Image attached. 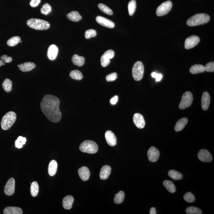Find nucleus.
<instances>
[{
  "label": "nucleus",
  "instance_id": "f704fd0d",
  "mask_svg": "<svg viewBox=\"0 0 214 214\" xmlns=\"http://www.w3.org/2000/svg\"><path fill=\"white\" fill-rule=\"evenodd\" d=\"M186 213L188 214H201L202 211L199 208L196 206H191L187 207L185 210Z\"/></svg>",
  "mask_w": 214,
  "mask_h": 214
},
{
  "label": "nucleus",
  "instance_id": "423d86ee",
  "mask_svg": "<svg viewBox=\"0 0 214 214\" xmlns=\"http://www.w3.org/2000/svg\"><path fill=\"white\" fill-rule=\"evenodd\" d=\"M144 69V66L140 61H138L134 64L132 69V75L134 80L139 81L143 79Z\"/></svg>",
  "mask_w": 214,
  "mask_h": 214
},
{
  "label": "nucleus",
  "instance_id": "58836bf2",
  "mask_svg": "<svg viewBox=\"0 0 214 214\" xmlns=\"http://www.w3.org/2000/svg\"><path fill=\"white\" fill-rule=\"evenodd\" d=\"M21 41L20 37L19 36H14L8 40L7 44L10 46H14L18 44Z\"/></svg>",
  "mask_w": 214,
  "mask_h": 214
},
{
  "label": "nucleus",
  "instance_id": "a19ab883",
  "mask_svg": "<svg viewBox=\"0 0 214 214\" xmlns=\"http://www.w3.org/2000/svg\"><path fill=\"white\" fill-rule=\"evenodd\" d=\"M183 198L185 201L188 203H192L195 201V197L194 195L191 193L187 192L184 196Z\"/></svg>",
  "mask_w": 214,
  "mask_h": 214
},
{
  "label": "nucleus",
  "instance_id": "c03bdc74",
  "mask_svg": "<svg viewBox=\"0 0 214 214\" xmlns=\"http://www.w3.org/2000/svg\"><path fill=\"white\" fill-rule=\"evenodd\" d=\"M117 74L116 72H113L106 76V79L107 81L111 82L114 81L117 78Z\"/></svg>",
  "mask_w": 214,
  "mask_h": 214
},
{
  "label": "nucleus",
  "instance_id": "7ed1b4c3",
  "mask_svg": "<svg viewBox=\"0 0 214 214\" xmlns=\"http://www.w3.org/2000/svg\"><path fill=\"white\" fill-rule=\"evenodd\" d=\"M27 24L29 27L38 30H44L49 29L50 27V23L43 19L31 18L27 21Z\"/></svg>",
  "mask_w": 214,
  "mask_h": 214
},
{
  "label": "nucleus",
  "instance_id": "3c124183",
  "mask_svg": "<svg viewBox=\"0 0 214 214\" xmlns=\"http://www.w3.org/2000/svg\"><path fill=\"white\" fill-rule=\"evenodd\" d=\"M3 61L2 60H0V67L3 65V64L4 63Z\"/></svg>",
  "mask_w": 214,
  "mask_h": 214
},
{
  "label": "nucleus",
  "instance_id": "f3484780",
  "mask_svg": "<svg viewBox=\"0 0 214 214\" xmlns=\"http://www.w3.org/2000/svg\"><path fill=\"white\" fill-rule=\"evenodd\" d=\"M58 53V49L56 45L52 44L49 46L47 51V57L51 60L56 59Z\"/></svg>",
  "mask_w": 214,
  "mask_h": 214
},
{
  "label": "nucleus",
  "instance_id": "cd10ccee",
  "mask_svg": "<svg viewBox=\"0 0 214 214\" xmlns=\"http://www.w3.org/2000/svg\"><path fill=\"white\" fill-rule=\"evenodd\" d=\"M205 71L204 66L200 64H195L193 65L190 68V71L192 74L204 72Z\"/></svg>",
  "mask_w": 214,
  "mask_h": 214
},
{
  "label": "nucleus",
  "instance_id": "72a5a7b5",
  "mask_svg": "<svg viewBox=\"0 0 214 214\" xmlns=\"http://www.w3.org/2000/svg\"><path fill=\"white\" fill-rule=\"evenodd\" d=\"M128 13L130 16H132L135 13L137 8V3L135 0H131L128 4Z\"/></svg>",
  "mask_w": 214,
  "mask_h": 214
},
{
  "label": "nucleus",
  "instance_id": "393cba45",
  "mask_svg": "<svg viewBox=\"0 0 214 214\" xmlns=\"http://www.w3.org/2000/svg\"><path fill=\"white\" fill-rule=\"evenodd\" d=\"M72 62L75 65L81 67L85 63V58L83 56H80L77 55H74L72 57Z\"/></svg>",
  "mask_w": 214,
  "mask_h": 214
},
{
  "label": "nucleus",
  "instance_id": "9d476101",
  "mask_svg": "<svg viewBox=\"0 0 214 214\" xmlns=\"http://www.w3.org/2000/svg\"><path fill=\"white\" fill-rule=\"evenodd\" d=\"M200 42V38L196 35H192L188 37L185 42V47L186 49L193 48Z\"/></svg>",
  "mask_w": 214,
  "mask_h": 214
},
{
  "label": "nucleus",
  "instance_id": "20e7f679",
  "mask_svg": "<svg viewBox=\"0 0 214 214\" xmlns=\"http://www.w3.org/2000/svg\"><path fill=\"white\" fill-rule=\"evenodd\" d=\"M17 116L14 112H9L3 117L1 122V127L4 130H7L11 128L15 122Z\"/></svg>",
  "mask_w": 214,
  "mask_h": 214
},
{
  "label": "nucleus",
  "instance_id": "c9c22d12",
  "mask_svg": "<svg viewBox=\"0 0 214 214\" xmlns=\"http://www.w3.org/2000/svg\"><path fill=\"white\" fill-rule=\"evenodd\" d=\"M39 191V186L37 182H33L31 184V193L33 197H36L38 195Z\"/></svg>",
  "mask_w": 214,
  "mask_h": 214
},
{
  "label": "nucleus",
  "instance_id": "a878e982",
  "mask_svg": "<svg viewBox=\"0 0 214 214\" xmlns=\"http://www.w3.org/2000/svg\"><path fill=\"white\" fill-rule=\"evenodd\" d=\"M67 18L69 20L75 22H78L82 18L78 12L76 11H72L68 13L67 15Z\"/></svg>",
  "mask_w": 214,
  "mask_h": 214
},
{
  "label": "nucleus",
  "instance_id": "412c9836",
  "mask_svg": "<svg viewBox=\"0 0 214 214\" xmlns=\"http://www.w3.org/2000/svg\"><path fill=\"white\" fill-rule=\"evenodd\" d=\"M74 201V198L72 196H67L63 200L62 205L64 209L69 210L71 208L73 203Z\"/></svg>",
  "mask_w": 214,
  "mask_h": 214
},
{
  "label": "nucleus",
  "instance_id": "603ef678",
  "mask_svg": "<svg viewBox=\"0 0 214 214\" xmlns=\"http://www.w3.org/2000/svg\"><path fill=\"white\" fill-rule=\"evenodd\" d=\"M19 65H18V66L19 67Z\"/></svg>",
  "mask_w": 214,
  "mask_h": 214
},
{
  "label": "nucleus",
  "instance_id": "c85d7f7f",
  "mask_svg": "<svg viewBox=\"0 0 214 214\" xmlns=\"http://www.w3.org/2000/svg\"><path fill=\"white\" fill-rule=\"evenodd\" d=\"M163 185L165 187L167 191L170 193H174L175 192L176 188L174 184L171 181L165 180L163 182Z\"/></svg>",
  "mask_w": 214,
  "mask_h": 214
},
{
  "label": "nucleus",
  "instance_id": "39448f33",
  "mask_svg": "<svg viewBox=\"0 0 214 214\" xmlns=\"http://www.w3.org/2000/svg\"><path fill=\"white\" fill-rule=\"evenodd\" d=\"M79 149L81 152L90 154L96 153L98 152V147L95 142L92 140H85L79 146Z\"/></svg>",
  "mask_w": 214,
  "mask_h": 214
},
{
  "label": "nucleus",
  "instance_id": "864d4df0",
  "mask_svg": "<svg viewBox=\"0 0 214 214\" xmlns=\"http://www.w3.org/2000/svg\"><path fill=\"white\" fill-rule=\"evenodd\" d=\"M20 43H22V41H20Z\"/></svg>",
  "mask_w": 214,
  "mask_h": 214
},
{
  "label": "nucleus",
  "instance_id": "1a4fd4ad",
  "mask_svg": "<svg viewBox=\"0 0 214 214\" xmlns=\"http://www.w3.org/2000/svg\"><path fill=\"white\" fill-rule=\"evenodd\" d=\"M115 56V52L112 50H109L105 52L102 56L100 62L101 65L103 67H106L110 64V59H112Z\"/></svg>",
  "mask_w": 214,
  "mask_h": 214
},
{
  "label": "nucleus",
  "instance_id": "2f4dec72",
  "mask_svg": "<svg viewBox=\"0 0 214 214\" xmlns=\"http://www.w3.org/2000/svg\"><path fill=\"white\" fill-rule=\"evenodd\" d=\"M70 77L72 79L77 80H81L83 78V74L81 72L77 70H73L70 74Z\"/></svg>",
  "mask_w": 214,
  "mask_h": 214
},
{
  "label": "nucleus",
  "instance_id": "9b49d317",
  "mask_svg": "<svg viewBox=\"0 0 214 214\" xmlns=\"http://www.w3.org/2000/svg\"><path fill=\"white\" fill-rule=\"evenodd\" d=\"M147 155L149 161L152 162H156L159 158V151L154 146L151 147L148 151Z\"/></svg>",
  "mask_w": 214,
  "mask_h": 214
},
{
  "label": "nucleus",
  "instance_id": "bb28decb",
  "mask_svg": "<svg viewBox=\"0 0 214 214\" xmlns=\"http://www.w3.org/2000/svg\"><path fill=\"white\" fill-rule=\"evenodd\" d=\"M58 164L55 160H52L49 163L48 167V173L49 175L54 176L56 173Z\"/></svg>",
  "mask_w": 214,
  "mask_h": 214
},
{
  "label": "nucleus",
  "instance_id": "37998d69",
  "mask_svg": "<svg viewBox=\"0 0 214 214\" xmlns=\"http://www.w3.org/2000/svg\"><path fill=\"white\" fill-rule=\"evenodd\" d=\"M205 71L212 72L214 71V62H212L208 63L204 66Z\"/></svg>",
  "mask_w": 214,
  "mask_h": 214
},
{
  "label": "nucleus",
  "instance_id": "e433bc0d",
  "mask_svg": "<svg viewBox=\"0 0 214 214\" xmlns=\"http://www.w3.org/2000/svg\"><path fill=\"white\" fill-rule=\"evenodd\" d=\"M98 7L101 11L106 14L110 15H112L113 14V12L111 9H110L105 4L102 3L99 4Z\"/></svg>",
  "mask_w": 214,
  "mask_h": 214
},
{
  "label": "nucleus",
  "instance_id": "4468645a",
  "mask_svg": "<svg viewBox=\"0 0 214 214\" xmlns=\"http://www.w3.org/2000/svg\"><path fill=\"white\" fill-rule=\"evenodd\" d=\"M96 21L100 25L105 27L113 28L115 26L114 22L106 18L102 17L101 16H97Z\"/></svg>",
  "mask_w": 214,
  "mask_h": 214
},
{
  "label": "nucleus",
  "instance_id": "79ce46f5",
  "mask_svg": "<svg viewBox=\"0 0 214 214\" xmlns=\"http://www.w3.org/2000/svg\"><path fill=\"white\" fill-rule=\"evenodd\" d=\"M97 33L96 31L94 29H89L86 31L85 33V38L89 39L92 37L96 36Z\"/></svg>",
  "mask_w": 214,
  "mask_h": 214
},
{
  "label": "nucleus",
  "instance_id": "8fccbe9b",
  "mask_svg": "<svg viewBox=\"0 0 214 214\" xmlns=\"http://www.w3.org/2000/svg\"><path fill=\"white\" fill-rule=\"evenodd\" d=\"M150 214H156V210L154 207H152L150 209V212H149Z\"/></svg>",
  "mask_w": 214,
  "mask_h": 214
},
{
  "label": "nucleus",
  "instance_id": "6e6552de",
  "mask_svg": "<svg viewBox=\"0 0 214 214\" xmlns=\"http://www.w3.org/2000/svg\"><path fill=\"white\" fill-rule=\"evenodd\" d=\"M173 4L171 1H167L159 6L156 10V14L159 16L165 15L168 14L172 8Z\"/></svg>",
  "mask_w": 214,
  "mask_h": 214
},
{
  "label": "nucleus",
  "instance_id": "f8f14e48",
  "mask_svg": "<svg viewBox=\"0 0 214 214\" xmlns=\"http://www.w3.org/2000/svg\"><path fill=\"white\" fill-rule=\"evenodd\" d=\"M15 181L13 178L8 180L4 187V192L6 195L11 196L14 194Z\"/></svg>",
  "mask_w": 214,
  "mask_h": 214
},
{
  "label": "nucleus",
  "instance_id": "aec40b11",
  "mask_svg": "<svg viewBox=\"0 0 214 214\" xmlns=\"http://www.w3.org/2000/svg\"><path fill=\"white\" fill-rule=\"evenodd\" d=\"M111 173V167L110 166L106 165L103 166L100 170V179L105 180L108 179Z\"/></svg>",
  "mask_w": 214,
  "mask_h": 214
},
{
  "label": "nucleus",
  "instance_id": "09e8293b",
  "mask_svg": "<svg viewBox=\"0 0 214 214\" xmlns=\"http://www.w3.org/2000/svg\"><path fill=\"white\" fill-rule=\"evenodd\" d=\"M118 100V97L117 96H115V97H113L110 100L111 104L112 105H115L117 103Z\"/></svg>",
  "mask_w": 214,
  "mask_h": 214
},
{
  "label": "nucleus",
  "instance_id": "473e14b6",
  "mask_svg": "<svg viewBox=\"0 0 214 214\" xmlns=\"http://www.w3.org/2000/svg\"><path fill=\"white\" fill-rule=\"evenodd\" d=\"M2 86L4 91L9 92L12 90V82L9 79H6L2 84Z\"/></svg>",
  "mask_w": 214,
  "mask_h": 214
},
{
  "label": "nucleus",
  "instance_id": "f257e3e1",
  "mask_svg": "<svg viewBox=\"0 0 214 214\" xmlns=\"http://www.w3.org/2000/svg\"><path fill=\"white\" fill-rule=\"evenodd\" d=\"M60 104L59 98L54 95H46L42 100V111L50 122L58 123L60 121L62 113L59 109Z\"/></svg>",
  "mask_w": 214,
  "mask_h": 214
},
{
  "label": "nucleus",
  "instance_id": "6ab92c4d",
  "mask_svg": "<svg viewBox=\"0 0 214 214\" xmlns=\"http://www.w3.org/2000/svg\"><path fill=\"white\" fill-rule=\"evenodd\" d=\"M78 174L79 177L83 181L89 180L90 176V172L89 169L86 167H83L79 169Z\"/></svg>",
  "mask_w": 214,
  "mask_h": 214
},
{
  "label": "nucleus",
  "instance_id": "4be33fe9",
  "mask_svg": "<svg viewBox=\"0 0 214 214\" xmlns=\"http://www.w3.org/2000/svg\"><path fill=\"white\" fill-rule=\"evenodd\" d=\"M188 119L186 117L182 118L179 119L175 127V130L176 132L182 131L188 123Z\"/></svg>",
  "mask_w": 214,
  "mask_h": 214
},
{
  "label": "nucleus",
  "instance_id": "c756f323",
  "mask_svg": "<svg viewBox=\"0 0 214 214\" xmlns=\"http://www.w3.org/2000/svg\"><path fill=\"white\" fill-rule=\"evenodd\" d=\"M168 175L175 180H180L183 178V176L181 173L174 170H170L168 172Z\"/></svg>",
  "mask_w": 214,
  "mask_h": 214
},
{
  "label": "nucleus",
  "instance_id": "ddd939ff",
  "mask_svg": "<svg viewBox=\"0 0 214 214\" xmlns=\"http://www.w3.org/2000/svg\"><path fill=\"white\" fill-rule=\"evenodd\" d=\"M197 156L200 161L204 162H210L212 160L211 154L205 149H201L199 151Z\"/></svg>",
  "mask_w": 214,
  "mask_h": 214
},
{
  "label": "nucleus",
  "instance_id": "dca6fc26",
  "mask_svg": "<svg viewBox=\"0 0 214 214\" xmlns=\"http://www.w3.org/2000/svg\"><path fill=\"white\" fill-rule=\"evenodd\" d=\"M105 137L109 145L111 146H116L117 144V138L113 133L110 131H107L105 134Z\"/></svg>",
  "mask_w": 214,
  "mask_h": 214
},
{
  "label": "nucleus",
  "instance_id": "b1692460",
  "mask_svg": "<svg viewBox=\"0 0 214 214\" xmlns=\"http://www.w3.org/2000/svg\"><path fill=\"white\" fill-rule=\"evenodd\" d=\"M23 211L20 208L15 206H8L4 209V214H22Z\"/></svg>",
  "mask_w": 214,
  "mask_h": 214
},
{
  "label": "nucleus",
  "instance_id": "4c0bfd02",
  "mask_svg": "<svg viewBox=\"0 0 214 214\" xmlns=\"http://www.w3.org/2000/svg\"><path fill=\"white\" fill-rule=\"evenodd\" d=\"M27 141L26 138L19 136L15 141V147L18 149H22L23 145H24Z\"/></svg>",
  "mask_w": 214,
  "mask_h": 214
},
{
  "label": "nucleus",
  "instance_id": "f03ea898",
  "mask_svg": "<svg viewBox=\"0 0 214 214\" xmlns=\"http://www.w3.org/2000/svg\"><path fill=\"white\" fill-rule=\"evenodd\" d=\"M210 20V16L205 13L195 14L187 21V24L189 26H195L207 23Z\"/></svg>",
  "mask_w": 214,
  "mask_h": 214
},
{
  "label": "nucleus",
  "instance_id": "de8ad7c7",
  "mask_svg": "<svg viewBox=\"0 0 214 214\" xmlns=\"http://www.w3.org/2000/svg\"><path fill=\"white\" fill-rule=\"evenodd\" d=\"M41 0H31L30 5L32 7H35L38 6L41 3Z\"/></svg>",
  "mask_w": 214,
  "mask_h": 214
},
{
  "label": "nucleus",
  "instance_id": "a18cd8bd",
  "mask_svg": "<svg viewBox=\"0 0 214 214\" xmlns=\"http://www.w3.org/2000/svg\"><path fill=\"white\" fill-rule=\"evenodd\" d=\"M1 60L6 63L11 62L13 59L11 57H8L7 55H4L1 56Z\"/></svg>",
  "mask_w": 214,
  "mask_h": 214
},
{
  "label": "nucleus",
  "instance_id": "2eb2a0df",
  "mask_svg": "<svg viewBox=\"0 0 214 214\" xmlns=\"http://www.w3.org/2000/svg\"><path fill=\"white\" fill-rule=\"evenodd\" d=\"M133 122L134 124L139 128H144L145 125V122L144 118L141 114L139 113H136L133 116Z\"/></svg>",
  "mask_w": 214,
  "mask_h": 214
},
{
  "label": "nucleus",
  "instance_id": "a211bd4d",
  "mask_svg": "<svg viewBox=\"0 0 214 214\" xmlns=\"http://www.w3.org/2000/svg\"><path fill=\"white\" fill-rule=\"evenodd\" d=\"M210 103V95L207 92H205L203 94L201 98V107L203 110L208 109Z\"/></svg>",
  "mask_w": 214,
  "mask_h": 214
},
{
  "label": "nucleus",
  "instance_id": "5701e85b",
  "mask_svg": "<svg viewBox=\"0 0 214 214\" xmlns=\"http://www.w3.org/2000/svg\"><path fill=\"white\" fill-rule=\"evenodd\" d=\"M35 67V64L34 63L28 62L20 64L19 68L22 72H28L31 71Z\"/></svg>",
  "mask_w": 214,
  "mask_h": 214
},
{
  "label": "nucleus",
  "instance_id": "7c9ffc66",
  "mask_svg": "<svg viewBox=\"0 0 214 214\" xmlns=\"http://www.w3.org/2000/svg\"><path fill=\"white\" fill-rule=\"evenodd\" d=\"M125 193L123 191H119L115 195L114 201L116 204H121L124 201L125 199Z\"/></svg>",
  "mask_w": 214,
  "mask_h": 214
},
{
  "label": "nucleus",
  "instance_id": "0eeeda50",
  "mask_svg": "<svg viewBox=\"0 0 214 214\" xmlns=\"http://www.w3.org/2000/svg\"><path fill=\"white\" fill-rule=\"evenodd\" d=\"M193 100L192 94L190 91H187L182 95L181 100L179 105L181 110H185L189 107L192 104Z\"/></svg>",
  "mask_w": 214,
  "mask_h": 214
},
{
  "label": "nucleus",
  "instance_id": "ea45409f",
  "mask_svg": "<svg viewBox=\"0 0 214 214\" xmlns=\"http://www.w3.org/2000/svg\"><path fill=\"white\" fill-rule=\"evenodd\" d=\"M52 8L50 5L48 3H45L43 5L41 9V14L44 15H48L51 12Z\"/></svg>",
  "mask_w": 214,
  "mask_h": 214
},
{
  "label": "nucleus",
  "instance_id": "49530a36",
  "mask_svg": "<svg viewBox=\"0 0 214 214\" xmlns=\"http://www.w3.org/2000/svg\"><path fill=\"white\" fill-rule=\"evenodd\" d=\"M152 77L155 78L156 79V81H160L162 78L163 76L161 74H158L155 72H153L152 73Z\"/></svg>",
  "mask_w": 214,
  "mask_h": 214
}]
</instances>
